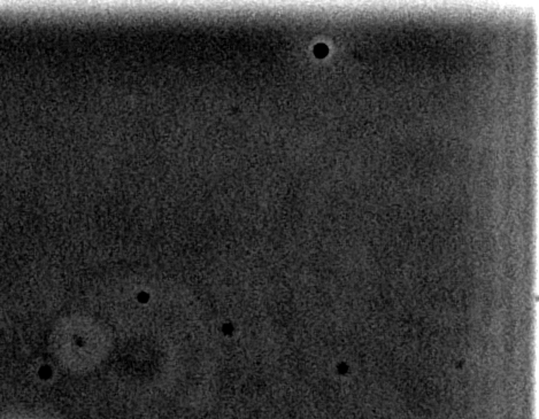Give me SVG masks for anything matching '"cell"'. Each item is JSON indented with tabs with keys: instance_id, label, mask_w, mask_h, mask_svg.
I'll list each match as a JSON object with an SVG mask.
<instances>
[{
	"instance_id": "2",
	"label": "cell",
	"mask_w": 539,
	"mask_h": 419,
	"mask_svg": "<svg viewBox=\"0 0 539 419\" xmlns=\"http://www.w3.org/2000/svg\"><path fill=\"white\" fill-rule=\"evenodd\" d=\"M139 300H142L143 303H145L146 300H148V296L146 294V293L143 292L141 296H139Z\"/></svg>"
},
{
	"instance_id": "1",
	"label": "cell",
	"mask_w": 539,
	"mask_h": 419,
	"mask_svg": "<svg viewBox=\"0 0 539 419\" xmlns=\"http://www.w3.org/2000/svg\"><path fill=\"white\" fill-rule=\"evenodd\" d=\"M315 52H316V54L320 52V56H324V54H327L328 49L324 45H318V47H315Z\"/></svg>"
}]
</instances>
